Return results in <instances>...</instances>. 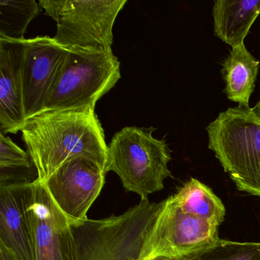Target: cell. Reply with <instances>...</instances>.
<instances>
[{"label": "cell", "mask_w": 260, "mask_h": 260, "mask_svg": "<svg viewBox=\"0 0 260 260\" xmlns=\"http://www.w3.org/2000/svg\"><path fill=\"white\" fill-rule=\"evenodd\" d=\"M218 226L184 213L170 196L146 236L140 260H187L219 243Z\"/></svg>", "instance_id": "cell-7"}, {"label": "cell", "mask_w": 260, "mask_h": 260, "mask_svg": "<svg viewBox=\"0 0 260 260\" xmlns=\"http://www.w3.org/2000/svg\"><path fill=\"white\" fill-rule=\"evenodd\" d=\"M259 67V60L250 54L244 44L232 48L220 71L228 100L249 107Z\"/></svg>", "instance_id": "cell-14"}, {"label": "cell", "mask_w": 260, "mask_h": 260, "mask_svg": "<svg viewBox=\"0 0 260 260\" xmlns=\"http://www.w3.org/2000/svg\"><path fill=\"white\" fill-rule=\"evenodd\" d=\"M153 127H125L115 134L108 153L106 172L118 175L127 191L147 200L164 189V180L172 177L168 164L171 151L164 140L153 137Z\"/></svg>", "instance_id": "cell-4"}, {"label": "cell", "mask_w": 260, "mask_h": 260, "mask_svg": "<svg viewBox=\"0 0 260 260\" xmlns=\"http://www.w3.org/2000/svg\"><path fill=\"white\" fill-rule=\"evenodd\" d=\"M260 15V0H216L213 6L214 33L231 48L244 44Z\"/></svg>", "instance_id": "cell-13"}, {"label": "cell", "mask_w": 260, "mask_h": 260, "mask_svg": "<svg viewBox=\"0 0 260 260\" xmlns=\"http://www.w3.org/2000/svg\"><path fill=\"white\" fill-rule=\"evenodd\" d=\"M106 175L95 161L76 157L63 164L44 184L71 225L79 224L88 220V211L104 187Z\"/></svg>", "instance_id": "cell-9"}, {"label": "cell", "mask_w": 260, "mask_h": 260, "mask_svg": "<svg viewBox=\"0 0 260 260\" xmlns=\"http://www.w3.org/2000/svg\"><path fill=\"white\" fill-rule=\"evenodd\" d=\"M152 260H173V259H170V258H155V259H152Z\"/></svg>", "instance_id": "cell-20"}, {"label": "cell", "mask_w": 260, "mask_h": 260, "mask_svg": "<svg viewBox=\"0 0 260 260\" xmlns=\"http://www.w3.org/2000/svg\"><path fill=\"white\" fill-rule=\"evenodd\" d=\"M32 165L28 153L15 144L11 138L0 133V176L15 178L18 170H29Z\"/></svg>", "instance_id": "cell-18"}, {"label": "cell", "mask_w": 260, "mask_h": 260, "mask_svg": "<svg viewBox=\"0 0 260 260\" xmlns=\"http://www.w3.org/2000/svg\"><path fill=\"white\" fill-rule=\"evenodd\" d=\"M39 11L35 0H0V39L25 40L27 27Z\"/></svg>", "instance_id": "cell-16"}, {"label": "cell", "mask_w": 260, "mask_h": 260, "mask_svg": "<svg viewBox=\"0 0 260 260\" xmlns=\"http://www.w3.org/2000/svg\"><path fill=\"white\" fill-rule=\"evenodd\" d=\"M185 214L219 226L224 220L226 209L212 190L199 179L191 178L172 196Z\"/></svg>", "instance_id": "cell-15"}, {"label": "cell", "mask_w": 260, "mask_h": 260, "mask_svg": "<svg viewBox=\"0 0 260 260\" xmlns=\"http://www.w3.org/2000/svg\"><path fill=\"white\" fill-rule=\"evenodd\" d=\"M21 132L41 182L76 157L106 170L109 147L95 109L43 112L25 120Z\"/></svg>", "instance_id": "cell-1"}, {"label": "cell", "mask_w": 260, "mask_h": 260, "mask_svg": "<svg viewBox=\"0 0 260 260\" xmlns=\"http://www.w3.org/2000/svg\"><path fill=\"white\" fill-rule=\"evenodd\" d=\"M161 205L141 200L120 215L71 225L77 260H140Z\"/></svg>", "instance_id": "cell-3"}, {"label": "cell", "mask_w": 260, "mask_h": 260, "mask_svg": "<svg viewBox=\"0 0 260 260\" xmlns=\"http://www.w3.org/2000/svg\"><path fill=\"white\" fill-rule=\"evenodd\" d=\"M187 260H260V243L220 239L211 249Z\"/></svg>", "instance_id": "cell-17"}, {"label": "cell", "mask_w": 260, "mask_h": 260, "mask_svg": "<svg viewBox=\"0 0 260 260\" xmlns=\"http://www.w3.org/2000/svg\"><path fill=\"white\" fill-rule=\"evenodd\" d=\"M0 260H19L16 254L0 242Z\"/></svg>", "instance_id": "cell-19"}, {"label": "cell", "mask_w": 260, "mask_h": 260, "mask_svg": "<svg viewBox=\"0 0 260 260\" xmlns=\"http://www.w3.org/2000/svg\"><path fill=\"white\" fill-rule=\"evenodd\" d=\"M27 212L32 232L35 260H77L71 223L38 178L28 186Z\"/></svg>", "instance_id": "cell-8"}, {"label": "cell", "mask_w": 260, "mask_h": 260, "mask_svg": "<svg viewBox=\"0 0 260 260\" xmlns=\"http://www.w3.org/2000/svg\"><path fill=\"white\" fill-rule=\"evenodd\" d=\"M68 50L49 36L25 41L22 77L25 118L39 115Z\"/></svg>", "instance_id": "cell-10"}, {"label": "cell", "mask_w": 260, "mask_h": 260, "mask_svg": "<svg viewBox=\"0 0 260 260\" xmlns=\"http://www.w3.org/2000/svg\"><path fill=\"white\" fill-rule=\"evenodd\" d=\"M25 41L0 39V130L16 135L25 124L22 61Z\"/></svg>", "instance_id": "cell-11"}, {"label": "cell", "mask_w": 260, "mask_h": 260, "mask_svg": "<svg viewBox=\"0 0 260 260\" xmlns=\"http://www.w3.org/2000/svg\"><path fill=\"white\" fill-rule=\"evenodd\" d=\"M120 78V63L113 53L68 51L48 91L42 112L95 109L97 102Z\"/></svg>", "instance_id": "cell-5"}, {"label": "cell", "mask_w": 260, "mask_h": 260, "mask_svg": "<svg viewBox=\"0 0 260 260\" xmlns=\"http://www.w3.org/2000/svg\"><path fill=\"white\" fill-rule=\"evenodd\" d=\"M57 23L54 42L68 51L112 53L114 23L127 0H40Z\"/></svg>", "instance_id": "cell-6"}, {"label": "cell", "mask_w": 260, "mask_h": 260, "mask_svg": "<svg viewBox=\"0 0 260 260\" xmlns=\"http://www.w3.org/2000/svg\"><path fill=\"white\" fill-rule=\"evenodd\" d=\"M30 182H0V242L19 260H35L32 232L27 212Z\"/></svg>", "instance_id": "cell-12"}, {"label": "cell", "mask_w": 260, "mask_h": 260, "mask_svg": "<svg viewBox=\"0 0 260 260\" xmlns=\"http://www.w3.org/2000/svg\"><path fill=\"white\" fill-rule=\"evenodd\" d=\"M206 131L208 148L237 189L260 197V100L220 112Z\"/></svg>", "instance_id": "cell-2"}]
</instances>
